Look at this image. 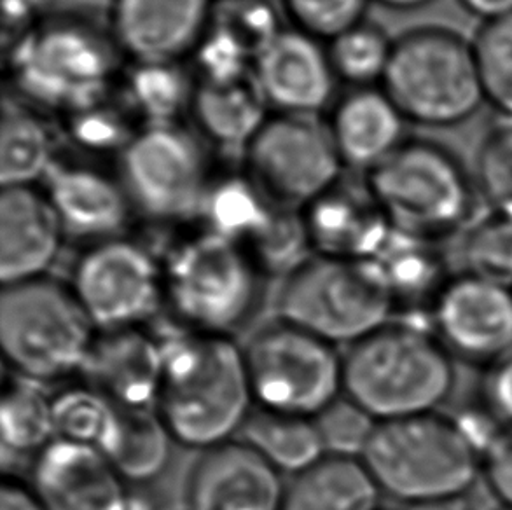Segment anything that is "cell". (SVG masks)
<instances>
[{
    "label": "cell",
    "instance_id": "5b68a950",
    "mask_svg": "<svg viewBox=\"0 0 512 510\" xmlns=\"http://www.w3.org/2000/svg\"><path fill=\"white\" fill-rule=\"evenodd\" d=\"M366 186L395 233L436 243L474 222V175L455 152L427 138H408L366 173Z\"/></svg>",
    "mask_w": 512,
    "mask_h": 510
},
{
    "label": "cell",
    "instance_id": "4fadbf2b",
    "mask_svg": "<svg viewBox=\"0 0 512 510\" xmlns=\"http://www.w3.org/2000/svg\"><path fill=\"white\" fill-rule=\"evenodd\" d=\"M70 287L98 332L144 327L165 304L163 262L126 236L88 245Z\"/></svg>",
    "mask_w": 512,
    "mask_h": 510
},
{
    "label": "cell",
    "instance_id": "7bdbcfd3",
    "mask_svg": "<svg viewBox=\"0 0 512 510\" xmlns=\"http://www.w3.org/2000/svg\"><path fill=\"white\" fill-rule=\"evenodd\" d=\"M481 474L500 505L512 509V423H500L481 453Z\"/></svg>",
    "mask_w": 512,
    "mask_h": 510
},
{
    "label": "cell",
    "instance_id": "30bf717a",
    "mask_svg": "<svg viewBox=\"0 0 512 510\" xmlns=\"http://www.w3.org/2000/svg\"><path fill=\"white\" fill-rule=\"evenodd\" d=\"M119 182L133 212L154 224L200 219L214 180L207 144L175 125H144L118 156Z\"/></svg>",
    "mask_w": 512,
    "mask_h": 510
},
{
    "label": "cell",
    "instance_id": "cb8c5ba5",
    "mask_svg": "<svg viewBox=\"0 0 512 510\" xmlns=\"http://www.w3.org/2000/svg\"><path fill=\"white\" fill-rule=\"evenodd\" d=\"M268 109L254 72H250L224 81L196 79L189 116L205 144L243 152L270 118Z\"/></svg>",
    "mask_w": 512,
    "mask_h": 510
},
{
    "label": "cell",
    "instance_id": "8fae6325",
    "mask_svg": "<svg viewBox=\"0 0 512 510\" xmlns=\"http://www.w3.org/2000/svg\"><path fill=\"white\" fill-rule=\"evenodd\" d=\"M254 404L315 418L343 395V355L333 343L275 318L243 346Z\"/></svg>",
    "mask_w": 512,
    "mask_h": 510
},
{
    "label": "cell",
    "instance_id": "bcb514c9",
    "mask_svg": "<svg viewBox=\"0 0 512 510\" xmlns=\"http://www.w3.org/2000/svg\"><path fill=\"white\" fill-rule=\"evenodd\" d=\"M0 510H46L34 491L18 483L6 481L0 491Z\"/></svg>",
    "mask_w": 512,
    "mask_h": 510
},
{
    "label": "cell",
    "instance_id": "ab89813d",
    "mask_svg": "<svg viewBox=\"0 0 512 510\" xmlns=\"http://www.w3.org/2000/svg\"><path fill=\"white\" fill-rule=\"evenodd\" d=\"M479 200L512 217V119L499 118L481 142L474 173Z\"/></svg>",
    "mask_w": 512,
    "mask_h": 510
},
{
    "label": "cell",
    "instance_id": "52a82bcc",
    "mask_svg": "<svg viewBox=\"0 0 512 510\" xmlns=\"http://www.w3.org/2000/svg\"><path fill=\"white\" fill-rule=\"evenodd\" d=\"M97 332L70 283L41 276L2 289L0 345L23 380L46 383L81 373Z\"/></svg>",
    "mask_w": 512,
    "mask_h": 510
},
{
    "label": "cell",
    "instance_id": "9c48e42d",
    "mask_svg": "<svg viewBox=\"0 0 512 510\" xmlns=\"http://www.w3.org/2000/svg\"><path fill=\"white\" fill-rule=\"evenodd\" d=\"M263 276L240 243L203 229L163 261L165 304L184 329L228 336L256 311Z\"/></svg>",
    "mask_w": 512,
    "mask_h": 510
},
{
    "label": "cell",
    "instance_id": "7a4b0ae2",
    "mask_svg": "<svg viewBox=\"0 0 512 510\" xmlns=\"http://www.w3.org/2000/svg\"><path fill=\"white\" fill-rule=\"evenodd\" d=\"M6 51L14 97L62 118L112 97L121 76L111 28L84 14L44 18Z\"/></svg>",
    "mask_w": 512,
    "mask_h": 510
},
{
    "label": "cell",
    "instance_id": "2e32d148",
    "mask_svg": "<svg viewBox=\"0 0 512 510\" xmlns=\"http://www.w3.org/2000/svg\"><path fill=\"white\" fill-rule=\"evenodd\" d=\"M212 9V0H111L109 28L133 63H180L198 48Z\"/></svg>",
    "mask_w": 512,
    "mask_h": 510
},
{
    "label": "cell",
    "instance_id": "f6af8a7d",
    "mask_svg": "<svg viewBox=\"0 0 512 510\" xmlns=\"http://www.w3.org/2000/svg\"><path fill=\"white\" fill-rule=\"evenodd\" d=\"M35 0H4V44L9 48L28 30L39 23L35 20Z\"/></svg>",
    "mask_w": 512,
    "mask_h": 510
},
{
    "label": "cell",
    "instance_id": "c3c4849f",
    "mask_svg": "<svg viewBox=\"0 0 512 510\" xmlns=\"http://www.w3.org/2000/svg\"><path fill=\"white\" fill-rule=\"evenodd\" d=\"M404 510H469L465 507L462 498H448L436 502H423V504L404 505Z\"/></svg>",
    "mask_w": 512,
    "mask_h": 510
},
{
    "label": "cell",
    "instance_id": "1f68e13d",
    "mask_svg": "<svg viewBox=\"0 0 512 510\" xmlns=\"http://www.w3.org/2000/svg\"><path fill=\"white\" fill-rule=\"evenodd\" d=\"M271 210L263 194L242 173L240 177H214L200 219L210 233L245 245L266 224Z\"/></svg>",
    "mask_w": 512,
    "mask_h": 510
},
{
    "label": "cell",
    "instance_id": "f546056e",
    "mask_svg": "<svg viewBox=\"0 0 512 510\" xmlns=\"http://www.w3.org/2000/svg\"><path fill=\"white\" fill-rule=\"evenodd\" d=\"M0 434L4 453L37 456L56 439L53 399L34 381L6 383L0 404ZM6 455V456H7Z\"/></svg>",
    "mask_w": 512,
    "mask_h": 510
},
{
    "label": "cell",
    "instance_id": "484cf974",
    "mask_svg": "<svg viewBox=\"0 0 512 510\" xmlns=\"http://www.w3.org/2000/svg\"><path fill=\"white\" fill-rule=\"evenodd\" d=\"M55 156V131L42 111L18 97L4 98L0 126L2 187L37 186L56 165Z\"/></svg>",
    "mask_w": 512,
    "mask_h": 510
},
{
    "label": "cell",
    "instance_id": "8992f818",
    "mask_svg": "<svg viewBox=\"0 0 512 510\" xmlns=\"http://www.w3.org/2000/svg\"><path fill=\"white\" fill-rule=\"evenodd\" d=\"M394 290L376 259L313 254L278 290V318L350 346L392 320Z\"/></svg>",
    "mask_w": 512,
    "mask_h": 510
},
{
    "label": "cell",
    "instance_id": "9a60e30c",
    "mask_svg": "<svg viewBox=\"0 0 512 510\" xmlns=\"http://www.w3.org/2000/svg\"><path fill=\"white\" fill-rule=\"evenodd\" d=\"M282 474L233 439L201 451L187 476V510H284Z\"/></svg>",
    "mask_w": 512,
    "mask_h": 510
},
{
    "label": "cell",
    "instance_id": "603a6c76",
    "mask_svg": "<svg viewBox=\"0 0 512 510\" xmlns=\"http://www.w3.org/2000/svg\"><path fill=\"white\" fill-rule=\"evenodd\" d=\"M313 252L343 259H374L392 226L366 184L362 191L334 186L303 210Z\"/></svg>",
    "mask_w": 512,
    "mask_h": 510
},
{
    "label": "cell",
    "instance_id": "836d02e7",
    "mask_svg": "<svg viewBox=\"0 0 512 510\" xmlns=\"http://www.w3.org/2000/svg\"><path fill=\"white\" fill-rule=\"evenodd\" d=\"M392 49L394 39L364 20L331 39L327 55L338 81L352 88H367L383 83Z\"/></svg>",
    "mask_w": 512,
    "mask_h": 510
},
{
    "label": "cell",
    "instance_id": "e575fe53",
    "mask_svg": "<svg viewBox=\"0 0 512 510\" xmlns=\"http://www.w3.org/2000/svg\"><path fill=\"white\" fill-rule=\"evenodd\" d=\"M264 276L291 275L312 257L303 210L273 207L268 221L242 245Z\"/></svg>",
    "mask_w": 512,
    "mask_h": 510
},
{
    "label": "cell",
    "instance_id": "ac0fdd59",
    "mask_svg": "<svg viewBox=\"0 0 512 510\" xmlns=\"http://www.w3.org/2000/svg\"><path fill=\"white\" fill-rule=\"evenodd\" d=\"M252 72L268 107L282 114L317 116L331 104L338 83L327 48L298 28H282L254 60Z\"/></svg>",
    "mask_w": 512,
    "mask_h": 510
},
{
    "label": "cell",
    "instance_id": "44dd1931",
    "mask_svg": "<svg viewBox=\"0 0 512 510\" xmlns=\"http://www.w3.org/2000/svg\"><path fill=\"white\" fill-rule=\"evenodd\" d=\"M65 240L62 222L44 187H2L0 280L2 285L46 276Z\"/></svg>",
    "mask_w": 512,
    "mask_h": 510
},
{
    "label": "cell",
    "instance_id": "5bb4252c",
    "mask_svg": "<svg viewBox=\"0 0 512 510\" xmlns=\"http://www.w3.org/2000/svg\"><path fill=\"white\" fill-rule=\"evenodd\" d=\"M432 332L451 359L490 367L512 353V289L479 276H451L430 304Z\"/></svg>",
    "mask_w": 512,
    "mask_h": 510
},
{
    "label": "cell",
    "instance_id": "e0dca14e",
    "mask_svg": "<svg viewBox=\"0 0 512 510\" xmlns=\"http://www.w3.org/2000/svg\"><path fill=\"white\" fill-rule=\"evenodd\" d=\"M102 451L55 439L32 465V491L46 510H130L132 495Z\"/></svg>",
    "mask_w": 512,
    "mask_h": 510
},
{
    "label": "cell",
    "instance_id": "f907efd6",
    "mask_svg": "<svg viewBox=\"0 0 512 510\" xmlns=\"http://www.w3.org/2000/svg\"><path fill=\"white\" fill-rule=\"evenodd\" d=\"M497 510H512V509H509V507H504V505H500V509H497Z\"/></svg>",
    "mask_w": 512,
    "mask_h": 510
},
{
    "label": "cell",
    "instance_id": "7dc6e473",
    "mask_svg": "<svg viewBox=\"0 0 512 510\" xmlns=\"http://www.w3.org/2000/svg\"><path fill=\"white\" fill-rule=\"evenodd\" d=\"M467 13L479 20L492 21L512 13V0H457Z\"/></svg>",
    "mask_w": 512,
    "mask_h": 510
},
{
    "label": "cell",
    "instance_id": "ba28073f",
    "mask_svg": "<svg viewBox=\"0 0 512 510\" xmlns=\"http://www.w3.org/2000/svg\"><path fill=\"white\" fill-rule=\"evenodd\" d=\"M381 88L408 123L462 125L486 104L472 41L444 27H418L394 39Z\"/></svg>",
    "mask_w": 512,
    "mask_h": 510
},
{
    "label": "cell",
    "instance_id": "7402d4cb",
    "mask_svg": "<svg viewBox=\"0 0 512 510\" xmlns=\"http://www.w3.org/2000/svg\"><path fill=\"white\" fill-rule=\"evenodd\" d=\"M326 125L343 165L364 173L408 140V119L381 86L352 88L334 102Z\"/></svg>",
    "mask_w": 512,
    "mask_h": 510
},
{
    "label": "cell",
    "instance_id": "277c9868",
    "mask_svg": "<svg viewBox=\"0 0 512 510\" xmlns=\"http://www.w3.org/2000/svg\"><path fill=\"white\" fill-rule=\"evenodd\" d=\"M360 460L381 495L404 505L464 498L481 472L478 446L437 411L378 421Z\"/></svg>",
    "mask_w": 512,
    "mask_h": 510
},
{
    "label": "cell",
    "instance_id": "f1b7e54d",
    "mask_svg": "<svg viewBox=\"0 0 512 510\" xmlns=\"http://www.w3.org/2000/svg\"><path fill=\"white\" fill-rule=\"evenodd\" d=\"M194 84L182 63H133L123 79L125 104L144 125H175L189 114Z\"/></svg>",
    "mask_w": 512,
    "mask_h": 510
},
{
    "label": "cell",
    "instance_id": "b9f144b4",
    "mask_svg": "<svg viewBox=\"0 0 512 510\" xmlns=\"http://www.w3.org/2000/svg\"><path fill=\"white\" fill-rule=\"evenodd\" d=\"M371 0H282V9L298 28L319 41H331L366 20Z\"/></svg>",
    "mask_w": 512,
    "mask_h": 510
},
{
    "label": "cell",
    "instance_id": "7c38bea8",
    "mask_svg": "<svg viewBox=\"0 0 512 510\" xmlns=\"http://www.w3.org/2000/svg\"><path fill=\"white\" fill-rule=\"evenodd\" d=\"M243 173L271 207L305 210L340 184L343 161L326 121L275 112L250 140Z\"/></svg>",
    "mask_w": 512,
    "mask_h": 510
},
{
    "label": "cell",
    "instance_id": "681fc988",
    "mask_svg": "<svg viewBox=\"0 0 512 510\" xmlns=\"http://www.w3.org/2000/svg\"><path fill=\"white\" fill-rule=\"evenodd\" d=\"M380 2L381 6L388 7V9H395V11H415L420 7L429 6L430 2L434 0H376Z\"/></svg>",
    "mask_w": 512,
    "mask_h": 510
},
{
    "label": "cell",
    "instance_id": "d590c367",
    "mask_svg": "<svg viewBox=\"0 0 512 510\" xmlns=\"http://www.w3.org/2000/svg\"><path fill=\"white\" fill-rule=\"evenodd\" d=\"M118 411L88 385L67 388L53 397L56 439L104 451L118 425Z\"/></svg>",
    "mask_w": 512,
    "mask_h": 510
},
{
    "label": "cell",
    "instance_id": "f35d334b",
    "mask_svg": "<svg viewBox=\"0 0 512 510\" xmlns=\"http://www.w3.org/2000/svg\"><path fill=\"white\" fill-rule=\"evenodd\" d=\"M133 118L125 102L114 104L109 97L63 119L67 135L81 149L93 154L116 152L118 158L139 131L133 126Z\"/></svg>",
    "mask_w": 512,
    "mask_h": 510
},
{
    "label": "cell",
    "instance_id": "83f0119b",
    "mask_svg": "<svg viewBox=\"0 0 512 510\" xmlns=\"http://www.w3.org/2000/svg\"><path fill=\"white\" fill-rule=\"evenodd\" d=\"M105 458L126 483H151L167 469L172 435L156 409H121Z\"/></svg>",
    "mask_w": 512,
    "mask_h": 510
},
{
    "label": "cell",
    "instance_id": "ee69618b",
    "mask_svg": "<svg viewBox=\"0 0 512 510\" xmlns=\"http://www.w3.org/2000/svg\"><path fill=\"white\" fill-rule=\"evenodd\" d=\"M483 392L493 418L499 423H512V353L488 369Z\"/></svg>",
    "mask_w": 512,
    "mask_h": 510
},
{
    "label": "cell",
    "instance_id": "3957f363",
    "mask_svg": "<svg viewBox=\"0 0 512 510\" xmlns=\"http://www.w3.org/2000/svg\"><path fill=\"white\" fill-rule=\"evenodd\" d=\"M455 386V367L434 332L404 320L346 346L343 395L376 421L434 413Z\"/></svg>",
    "mask_w": 512,
    "mask_h": 510
},
{
    "label": "cell",
    "instance_id": "74e56055",
    "mask_svg": "<svg viewBox=\"0 0 512 510\" xmlns=\"http://www.w3.org/2000/svg\"><path fill=\"white\" fill-rule=\"evenodd\" d=\"M472 46L486 104L512 119V13L481 23Z\"/></svg>",
    "mask_w": 512,
    "mask_h": 510
},
{
    "label": "cell",
    "instance_id": "4dcf8cb0",
    "mask_svg": "<svg viewBox=\"0 0 512 510\" xmlns=\"http://www.w3.org/2000/svg\"><path fill=\"white\" fill-rule=\"evenodd\" d=\"M434 243L392 231L374 259L380 262L397 303H423L436 299L450 278L444 276L443 259Z\"/></svg>",
    "mask_w": 512,
    "mask_h": 510
},
{
    "label": "cell",
    "instance_id": "6da1fadb",
    "mask_svg": "<svg viewBox=\"0 0 512 510\" xmlns=\"http://www.w3.org/2000/svg\"><path fill=\"white\" fill-rule=\"evenodd\" d=\"M156 413L173 442L207 449L233 441L254 409L243 348L229 336L189 329L163 334Z\"/></svg>",
    "mask_w": 512,
    "mask_h": 510
},
{
    "label": "cell",
    "instance_id": "d4e9b609",
    "mask_svg": "<svg viewBox=\"0 0 512 510\" xmlns=\"http://www.w3.org/2000/svg\"><path fill=\"white\" fill-rule=\"evenodd\" d=\"M381 491L364 462L324 455L292 476L284 510H378Z\"/></svg>",
    "mask_w": 512,
    "mask_h": 510
},
{
    "label": "cell",
    "instance_id": "ffe728a7",
    "mask_svg": "<svg viewBox=\"0 0 512 510\" xmlns=\"http://www.w3.org/2000/svg\"><path fill=\"white\" fill-rule=\"evenodd\" d=\"M44 191L62 222L65 238L86 245L121 238L132 221V203L118 175L91 165H55Z\"/></svg>",
    "mask_w": 512,
    "mask_h": 510
},
{
    "label": "cell",
    "instance_id": "60d3db41",
    "mask_svg": "<svg viewBox=\"0 0 512 510\" xmlns=\"http://www.w3.org/2000/svg\"><path fill=\"white\" fill-rule=\"evenodd\" d=\"M324 455L360 458L378 421L341 395L313 418Z\"/></svg>",
    "mask_w": 512,
    "mask_h": 510
},
{
    "label": "cell",
    "instance_id": "d6a6232c",
    "mask_svg": "<svg viewBox=\"0 0 512 510\" xmlns=\"http://www.w3.org/2000/svg\"><path fill=\"white\" fill-rule=\"evenodd\" d=\"M280 30L277 11L268 0H219L212 9L205 37L254 65Z\"/></svg>",
    "mask_w": 512,
    "mask_h": 510
},
{
    "label": "cell",
    "instance_id": "f5cc1de1",
    "mask_svg": "<svg viewBox=\"0 0 512 510\" xmlns=\"http://www.w3.org/2000/svg\"><path fill=\"white\" fill-rule=\"evenodd\" d=\"M378 510H381V509H378Z\"/></svg>",
    "mask_w": 512,
    "mask_h": 510
},
{
    "label": "cell",
    "instance_id": "816d5d0a",
    "mask_svg": "<svg viewBox=\"0 0 512 510\" xmlns=\"http://www.w3.org/2000/svg\"><path fill=\"white\" fill-rule=\"evenodd\" d=\"M217 2H219V0H217Z\"/></svg>",
    "mask_w": 512,
    "mask_h": 510
},
{
    "label": "cell",
    "instance_id": "4316f807",
    "mask_svg": "<svg viewBox=\"0 0 512 510\" xmlns=\"http://www.w3.org/2000/svg\"><path fill=\"white\" fill-rule=\"evenodd\" d=\"M236 439L257 451L280 474L296 476L324 456L312 418L275 413L259 406L250 411Z\"/></svg>",
    "mask_w": 512,
    "mask_h": 510
},
{
    "label": "cell",
    "instance_id": "d6986e66",
    "mask_svg": "<svg viewBox=\"0 0 512 510\" xmlns=\"http://www.w3.org/2000/svg\"><path fill=\"white\" fill-rule=\"evenodd\" d=\"M86 385L121 409H156L161 341L144 327L97 332L81 367Z\"/></svg>",
    "mask_w": 512,
    "mask_h": 510
},
{
    "label": "cell",
    "instance_id": "8d00e7d4",
    "mask_svg": "<svg viewBox=\"0 0 512 510\" xmlns=\"http://www.w3.org/2000/svg\"><path fill=\"white\" fill-rule=\"evenodd\" d=\"M464 273L512 289V217L488 212L465 229Z\"/></svg>",
    "mask_w": 512,
    "mask_h": 510
}]
</instances>
